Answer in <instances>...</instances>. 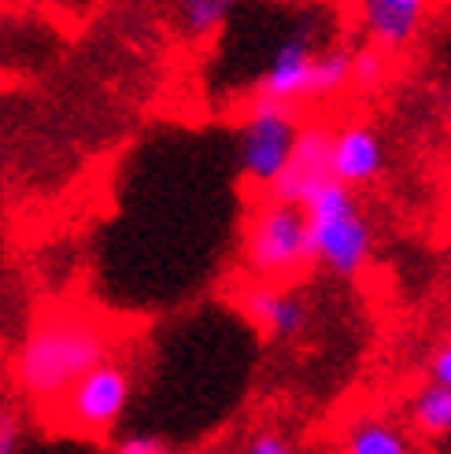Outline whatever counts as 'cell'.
<instances>
[{"mask_svg": "<svg viewBox=\"0 0 451 454\" xmlns=\"http://www.w3.org/2000/svg\"><path fill=\"white\" fill-rule=\"evenodd\" d=\"M111 336L100 322L78 310H56L22 336L15 358L19 388L37 403L63 399L75 384L107 358Z\"/></svg>", "mask_w": 451, "mask_h": 454, "instance_id": "1", "label": "cell"}, {"mask_svg": "<svg viewBox=\"0 0 451 454\" xmlns=\"http://www.w3.org/2000/svg\"><path fill=\"white\" fill-rule=\"evenodd\" d=\"M304 211L311 225L314 266H322L326 274L341 281H355L374 255V230L359 207L355 189L333 177L304 203Z\"/></svg>", "mask_w": 451, "mask_h": 454, "instance_id": "2", "label": "cell"}, {"mask_svg": "<svg viewBox=\"0 0 451 454\" xmlns=\"http://www.w3.org/2000/svg\"><path fill=\"white\" fill-rule=\"evenodd\" d=\"M244 270L263 281H289L304 266L314 262L311 255V225L300 203L266 196L248 218L244 244H241Z\"/></svg>", "mask_w": 451, "mask_h": 454, "instance_id": "3", "label": "cell"}, {"mask_svg": "<svg viewBox=\"0 0 451 454\" xmlns=\"http://www.w3.org/2000/svg\"><path fill=\"white\" fill-rule=\"evenodd\" d=\"M300 137V119L292 104L274 97H256L237 129V170L248 185L270 189L285 170Z\"/></svg>", "mask_w": 451, "mask_h": 454, "instance_id": "4", "label": "cell"}, {"mask_svg": "<svg viewBox=\"0 0 451 454\" xmlns=\"http://www.w3.org/2000/svg\"><path fill=\"white\" fill-rule=\"evenodd\" d=\"M133 395V380L130 370L119 362H100V366L89 370L71 392H67V418L82 433H107L111 425H119V418L126 414Z\"/></svg>", "mask_w": 451, "mask_h": 454, "instance_id": "5", "label": "cell"}, {"mask_svg": "<svg viewBox=\"0 0 451 454\" xmlns=\"http://www.w3.org/2000/svg\"><path fill=\"white\" fill-rule=\"evenodd\" d=\"M333 137L336 129L322 126V122H311L300 126V137L297 148H292L285 170L278 174V181L266 189V196L274 200H289V203H304L319 192L326 181H333Z\"/></svg>", "mask_w": 451, "mask_h": 454, "instance_id": "6", "label": "cell"}, {"mask_svg": "<svg viewBox=\"0 0 451 454\" xmlns=\"http://www.w3.org/2000/svg\"><path fill=\"white\" fill-rule=\"evenodd\" d=\"M244 317L252 325H259L270 340H297L307 333L311 325V307L300 300V296H292V292L278 288V281H263V278H252L244 288H241V296H237Z\"/></svg>", "mask_w": 451, "mask_h": 454, "instance_id": "7", "label": "cell"}, {"mask_svg": "<svg viewBox=\"0 0 451 454\" xmlns=\"http://www.w3.org/2000/svg\"><path fill=\"white\" fill-rule=\"evenodd\" d=\"M319 49L311 44L307 34H289L274 52H270L263 74L256 82V97H274L285 104L311 100V74Z\"/></svg>", "mask_w": 451, "mask_h": 454, "instance_id": "8", "label": "cell"}, {"mask_svg": "<svg viewBox=\"0 0 451 454\" xmlns=\"http://www.w3.org/2000/svg\"><path fill=\"white\" fill-rule=\"evenodd\" d=\"M385 170V141L367 122H352L333 137V174L352 189H363Z\"/></svg>", "mask_w": 451, "mask_h": 454, "instance_id": "9", "label": "cell"}, {"mask_svg": "<svg viewBox=\"0 0 451 454\" xmlns=\"http://www.w3.org/2000/svg\"><path fill=\"white\" fill-rule=\"evenodd\" d=\"M425 8H430V0H363L359 4V22H363L367 41L389 52H400L418 34Z\"/></svg>", "mask_w": 451, "mask_h": 454, "instance_id": "10", "label": "cell"}, {"mask_svg": "<svg viewBox=\"0 0 451 454\" xmlns=\"http://www.w3.org/2000/svg\"><path fill=\"white\" fill-rule=\"evenodd\" d=\"M407 421L425 440L451 436V384L430 380L425 388H418L407 406Z\"/></svg>", "mask_w": 451, "mask_h": 454, "instance_id": "11", "label": "cell"}, {"mask_svg": "<svg viewBox=\"0 0 451 454\" xmlns=\"http://www.w3.org/2000/svg\"><path fill=\"white\" fill-rule=\"evenodd\" d=\"M344 450L348 454H407L411 450V436L392 421L363 418V421H355L348 428Z\"/></svg>", "mask_w": 451, "mask_h": 454, "instance_id": "12", "label": "cell"}, {"mask_svg": "<svg viewBox=\"0 0 451 454\" xmlns=\"http://www.w3.org/2000/svg\"><path fill=\"white\" fill-rule=\"evenodd\" d=\"M352 63H355V49H348V44L319 49V56H314V74H311V100L336 97L341 89H348L352 85Z\"/></svg>", "mask_w": 451, "mask_h": 454, "instance_id": "13", "label": "cell"}, {"mask_svg": "<svg viewBox=\"0 0 451 454\" xmlns=\"http://www.w3.org/2000/svg\"><path fill=\"white\" fill-rule=\"evenodd\" d=\"M237 0H174L178 27L186 37H208L230 19Z\"/></svg>", "mask_w": 451, "mask_h": 454, "instance_id": "14", "label": "cell"}, {"mask_svg": "<svg viewBox=\"0 0 451 454\" xmlns=\"http://www.w3.org/2000/svg\"><path fill=\"white\" fill-rule=\"evenodd\" d=\"M385 71H389V49L367 41L363 49H355V63H352V85L359 89H377L385 82Z\"/></svg>", "mask_w": 451, "mask_h": 454, "instance_id": "15", "label": "cell"}, {"mask_svg": "<svg viewBox=\"0 0 451 454\" xmlns=\"http://www.w3.org/2000/svg\"><path fill=\"white\" fill-rule=\"evenodd\" d=\"M241 450H248V454H292L297 443H292L285 433H278V428H259V433H252L244 440Z\"/></svg>", "mask_w": 451, "mask_h": 454, "instance_id": "16", "label": "cell"}, {"mask_svg": "<svg viewBox=\"0 0 451 454\" xmlns=\"http://www.w3.org/2000/svg\"><path fill=\"white\" fill-rule=\"evenodd\" d=\"M111 450L115 454H170V443L163 436H152V433H126L115 440Z\"/></svg>", "mask_w": 451, "mask_h": 454, "instance_id": "17", "label": "cell"}, {"mask_svg": "<svg viewBox=\"0 0 451 454\" xmlns=\"http://www.w3.org/2000/svg\"><path fill=\"white\" fill-rule=\"evenodd\" d=\"M22 450V425L15 414H0V454H19Z\"/></svg>", "mask_w": 451, "mask_h": 454, "instance_id": "18", "label": "cell"}, {"mask_svg": "<svg viewBox=\"0 0 451 454\" xmlns=\"http://www.w3.org/2000/svg\"><path fill=\"white\" fill-rule=\"evenodd\" d=\"M430 380H440V384H451V340L430 355Z\"/></svg>", "mask_w": 451, "mask_h": 454, "instance_id": "19", "label": "cell"}]
</instances>
